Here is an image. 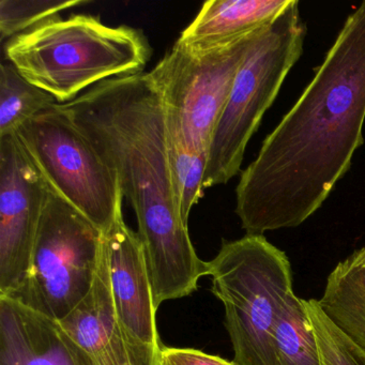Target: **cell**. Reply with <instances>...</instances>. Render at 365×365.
<instances>
[{
    "instance_id": "18",
    "label": "cell",
    "mask_w": 365,
    "mask_h": 365,
    "mask_svg": "<svg viewBox=\"0 0 365 365\" xmlns=\"http://www.w3.org/2000/svg\"><path fill=\"white\" fill-rule=\"evenodd\" d=\"M88 4L87 0H1L0 1V37L1 41L12 38L58 16L70 8Z\"/></svg>"
},
{
    "instance_id": "10",
    "label": "cell",
    "mask_w": 365,
    "mask_h": 365,
    "mask_svg": "<svg viewBox=\"0 0 365 365\" xmlns=\"http://www.w3.org/2000/svg\"><path fill=\"white\" fill-rule=\"evenodd\" d=\"M119 324L133 339L158 346L157 311L144 247L123 220V209L103 232Z\"/></svg>"
},
{
    "instance_id": "15",
    "label": "cell",
    "mask_w": 365,
    "mask_h": 365,
    "mask_svg": "<svg viewBox=\"0 0 365 365\" xmlns=\"http://www.w3.org/2000/svg\"><path fill=\"white\" fill-rule=\"evenodd\" d=\"M166 142L175 204L183 223H189L192 208L204 196L208 153L194 148L178 127L166 119Z\"/></svg>"
},
{
    "instance_id": "7",
    "label": "cell",
    "mask_w": 365,
    "mask_h": 365,
    "mask_svg": "<svg viewBox=\"0 0 365 365\" xmlns=\"http://www.w3.org/2000/svg\"><path fill=\"white\" fill-rule=\"evenodd\" d=\"M16 134L48 185L108 232L123 209L118 177L69 115L55 104Z\"/></svg>"
},
{
    "instance_id": "2",
    "label": "cell",
    "mask_w": 365,
    "mask_h": 365,
    "mask_svg": "<svg viewBox=\"0 0 365 365\" xmlns=\"http://www.w3.org/2000/svg\"><path fill=\"white\" fill-rule=\"evenodd\" d=\"M57 104L116 172L138 219L155 307L193 294L209 264L177 212L165 108L149 72L103 81Z\"/></svg>"
},
{
    "instance_id": "1",
    "label": "cell",
    "mask_w": 365,
    "mask_h": 365,
    "mask_svg": "<svg viewBox=\"0 0 365 365\" xmlns=\"http://www.w3.org/2000/svg\"><path fill=\"white\" fill-rule=\"evenodd\" d=\"M364 121L365 0L241 173L236 215L247 235L298 227L312 217L349 172Z\"/></svg>"
},
{
    "instance_id": "3",
    "label": "cell",
    "mask_w": 365,
    "mask_h": 365,
    "mask_svg": "<svg viewBox=\"0 0 365 365\" xmlns=\"http://www.w3.org/2000/svg\"><path fill=\"white\" fill-rule=\"evenodd\" d=\"M5 55L29 83L65 104L103 81L142 73L153 48L140 29L72 14L48 19L12 38Z\"/></svg>"
},
{
    "instance_id": "19",
    "label": "cell",
    "mask_w": 365,
    "mask_h": 365,
    "mask_svg": "<svg viewBox=\"0 0 365 365\" xmlns=\"http://www.w3.org/2000/svg\"><path fill=\"white\" fill-rule=\"evenodd\" d=\"M304 307L317 339L322 365H365V354L333 326L317 300H304Z\"/></svg>"
},
{
    "instance_id": "21",
    "label": "cell",
    "mask_w": 365,
    "mask_h": 365,
    "mask_svg": "<svg viewBox=\"0 0 365 365\" xmlns=\"http://www.w3.org/2000/svg\"><path fill=\"white\" fill-rule=\"evenodd\" d=\"M161 365H236L195 348L170 347L162 344Z\"/></svg>"
},
{
    "instance_id": "9",
    "label": "cell",
    "mask_w": 365,
    "mask_h": 365,
    "mask_svg": "<svg viewBox=\"0 0 365 365\" xmlns=\"http://www.w3.org/2000/svg\"><path fill=\"white\" fill-rule=\"evenodd\" d=\"M48 192L18 135L0 138V297L14 296L26 279Z\"/></svg>"
},
{
    "instance_id": "14",
    "label": "cell",
    "mask_w": 365,
    "mask_h": 365,
    "mask_svg": "<svg viewBox=\"0 0 365 365\" xmlns=\"http://www.w3.org/2000/svg\"><path fill=\"white\" fill-rule=\"evenodd\" d=\"M317 302L333 326L365 354V247L336 264Z\"/></svg>"
},
{
    "instance_id": "20",
    "label": "cell",
    "mask_w": 365,
    "mask_h": 365,
    "mask_svg": "<svg viewBox=\"0 0 365 365\" xmlns=\"http://www.w3.org/2000/svg\"><path fill=\"white\" fill-rule=\"evenodd\" d=\"M69 339V337H68ZM78 365H161L160 345H147L125 331L112 344L96 356L82 351L70 341Z\"/></svg>"
},
{
    "instance_id": "4",
    "label": "cell",
    "mask_w": 365,
    "mask_h": 365,
    "mask_svg": "<svg viewBox=\"0 0 365 365\" xmlns=\"http://www.w3.org/2000/svg\"><path fill=\"white\" fill-rule=\"evenodd\" d=\"M209 264L212 294L223 303L236 365H277L274 329L292 290L285 252L264 235L223 240Z\"/></svg>"
},
{
    "instance_id": "6",
    "label": "cell",
    "mask_w": 365,
    "mask_h": 365,
    "mask_svg": "<svg viewBox=\"0 0 365 365\" xmlns=\"http://www.w3.org/2000/svg\"><path fill=\"white\" fill-rule=\"evenodd\" d=\"M102 239L103 232L48 185L29 274L7 298L61 322L93 286Z\"/></svg>"
},
{
    "instance_id": "13",
    "label": "cell",
    "mask_w": 365,
    "mask_h": 365,
    "mask_svg": "<svg viewBox=\"0 0 365 365\" xmlns=\"http://www.w3.org/2000/svg\"><path fill=\"white\" fill-rule=\"evenodd\" d=\"M57 324L76 347L91 356L100 354L123 332L115 307L103 239L91 290L78 307Z\"/></svg>"
},
{
    "instance_id": "8",
    "label": "cell",
    "mask_w": 365,
    "mask_h": 365,
    "mask_svg": "<svg viewBox=\"0 0 365 365\" xmlns=\"http://www.w3.org/2000/svg\"><path fill=\"white\" fill-rule=\"evenodd\" d=\"M262 29L208 51H193L176 41L149 72L166 119L197 150L209 153L237 73Z\"/></svg>"
},
{
    "instance_id": "17",
    "label": "cell",
    "mask_w": 365,
    "mask_h": 365,
    "mask_svg": "<svg viewBox=\"0 0 365 365\" xmlns=\"http://www.w3.org/2000/svg\"><path fill=\"white\" fill-rule=\"evenodd\" d=\"M57 104L43 89L29 83L9 61L0 67V138L16 134L31 119Z\"/></svg>"
},
{
    "instance_id": "12",
    "label": "cell",
    "mask_w": 365,
    "mask_h": 365,
    "mask_svg": "<svg viewBox=\"0 0 365 365\" xmlns=\"http://www.w3.org/2000/svg\"><path fill=\"white\" fill-rule=\"evenodd\" d=\"M292 0H209L177 41L193 51L227 46L272 24Z\"/></svg>"
},
{
    "instance_id": "11",
    "label": "cell",
    "mask_w": 365,
    "mask_h": 365,
    "mask_svg": "<svg viewBox=\"0 0 365 365\" xmlns=\"http://www.w3.org/2000/svg\"><path fill=\"white\" fill-rule=\"evenodd\" d=\"M0 365H78L56 322L0 297Z\"/></svg>"
},
{
    "instance_id": "16",
    "label": "cell",
    "mask_w": 365,
    "mask_h": 365,
    "mask_svg": "<svg viewBox=\"0 0 365 365\" xmlns=\"http://www.w3.org/2000/svg\"><path fill=\"white\" fill-rule=\"evenodd\" d=\"M277 365H322V356L304 300L294 292L282 305L274 329Z\"/></svg>"
},
{
    "instance_id": "5",
    "label": "cell",
    "mask_w": 365,
    "mask_h": 365,
    "mask_svg": "<svg viewBox=\"0 0 365 365\" xmlns=\"http://www.w3.org/2000/svg\"><path fill=\"white\" fill-rule=\"evenodd\" d=\"M307 26L298 0L259 35L241 65L209 149L204 187L225 185L239 174L250 140L303 54Z\"/></svg>"
}]
</instances>
